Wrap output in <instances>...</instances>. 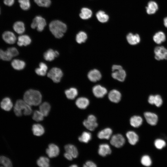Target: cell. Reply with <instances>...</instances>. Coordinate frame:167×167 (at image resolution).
<instances>
[{
    "label": "cell",
    "mask_w": 167,
    "mask_h": 167,
    "mask_svg": "<svg viewBox=\"0 0 167 167\" xmlns=\"http://www.w3.org/2000/svg\"><path fill=\"white\" fill-rule=\"evenodd\" d=\"M24 100L26 103L30 106H36L41 103L42 95L38 91L29 89L24 93Z\"/></svg>",
    "instance_id": "cell-1"
},
{
    "label": "cell",
    "mask_w": 167,
    "mask_h": 167,
    "mask_svg": "<svg viewBox=\"0 0 167 167\" xmlns=\"http://www.w3.org/2000/svg\"><path fill=\"white\" fill-rule=\"evenodd\" d=\"M49 27L52 34L58 38L62 37L67 30L66 25L58 20H54L51 22Z\"/></svg>",
    "instance_id": "cell-2"
},
{
    "label": "cell",
    "mask_w": 167,
    "mask_h": 167,
    "mask_svg": "<svg viewBox=\"0 0 167 167\" xmlns=\"http://www.w3.org/2000/svg\"><path fill=\"white\" fill-rule=\"evenodd\" d=\"M23 114L25 115H30L32 110L30 105L26 103L24 101L18 100L16 101L14 107V112L15 115L18 117L21 116Z\"/></svg>",
    "instance_id": "cell-3"
},
{
    "label": "cell",
    "mask_w": 167,
    "mask_h": 167,
    "mask_svg": "<svg viewBox=\"0 0 167 167\" xmlns=\"http://www.w3.org/2000/svg\"><path fill=\"white\" fill-rule=\"evenodd\" d=\"M46 25L45 19L40 16H36L33 20L31 27L33 29L36 28L39 32L42 31Z\"/></svg>",
    "instance_id": "cell-4"
},
{
    "label": "cell",
    "mask_w": 167,
    "mask_h": 167,
    "mask_svg": "<svg viewBox=\"0 0 167 167\" xmlns=\"http://www.w3.org/2000/svg\"><path fill=\"white\" fill-rule=\"evenodd\" d=\"M63 75L61 70L57 67L52 68L47 74V76L51 79L54 82H59Z\"/></svg>",
    "instance_id": "cell-5"
},
{
    "label": "cell",
    "mask_w": 167,
    "mask_h": 167,
    "mask_svg": "<svg viewBox=\"0 0 167 167\" xmlns=\"http://www.w3.org/2000/svg\"><path fill=\"white\" fill-rule=\"evenodd\" d=\"M83 124L87 129L91 131L94 130L98 126L96 118L93 115H89L87 118L84 121Z\"/></svg>",
    "instance_id": "cell-6"
},
{
    "label": "cell",
    "mask_w": 167,
    "mask_h": 167,
    "mask_svg": "<svg viewBox=\"0 0 167 167\" xmlns=\"http://www.w3.org/2000/svg\"><path fill=\"white\" fill-rule=\"evenodd\" d=\"M155 58L157 60H167V49L163 46L156 47L154 49Z\"/></svg>",
    "instance_id": "cell-7"
},
{
    "label": "cell",
    "mask_w": 167,
    "mask_h": 167,
    "mask_svg": "<svg viewBox=\"0 0 167 167\" xmlns=\"http://www.w3.org/2000/svg\"><path fill=\"white\" fill-rule=\"evenodd\" d=\"M125 142L124 138L120 134L113 135L111 138L110 141L111 144L117 148L122 147L124 144Z\"/></svg>",
    "instance_id": "cell-8"
},
{
    "label": "cell",
    "mask_w": 167,
    "mask_h": 167,
    "mask_svg": "<svg viewBox=\"0 0 167 167\" xmlns=\"http://www.w3.org/2000/svg\"><path fill=\"white\" fill-rule=\"evenodd\" d=\"M144 116L147 122L149 124L152 126L156 124L158 117L156 114L151 112H146L144 113Z\"/></svg>",
    "instance_id": "cell-9"
},
{
    "label": "cell",
    "mask_w": 167,
    "mask_h": 167,
    "mask_svg": "<svg viewBox=\"0 0 167 167\" xmlns=\"http://www.w3.org/2000/svg\"><path fill=\"white\" fill-rule=\"evenodd\" d=\"M59 152L58 147L54 143L49 144L48 148L46 150V153L50 158L57 156L59 155Z\"/></svg>",
    "instance_id": "cell-10"
},
{
    "label": "cell",
    "mask_w": 167,
    "mask_h": 167,
    "mask_svg": "<svg viewBox=\"0 0 167 167\" xmlns=\"http://www.w3.org/2000/svg\"><path fill=\"white\" fill-rule=\"evenodd\" d=\"M106 89L101 86L97 85L94 86L92 88V92L96 97L101 98L103 97L107 93Z\"/></svg>",
    "instance_id": "cell-11"
},
{
    "label": "cell",
    "mask_w": 167,
    "mask_h": 167,
    "mask_svg": "<svg viewBox=\"0 0 167 167\" xmlns=\"http://www.w3.org/2000/svg\"><path fill=\"white\" fill-rule=\"evenodd\" d=\"M2 38L6 43L10 44L15 43L16 40V37L14 33L9 31L4 32L2 35Z\"/></svg>",
    "instance_id": "cell-12"
},
{
    "label": "cell",
    "mask_w": 167,
    "mask_h": 167,
    "mask_svg": "<svg viewBox=\"0 0 167 167\" xmlns=\"http://www.w3.org/2000/svg\"><path fill=\"white\" fill-rule=\"evenodd\" d=\"M146 13L148 15L155 14L158 9V6L155 1H150L147 3L145 7Z\"/></svg>",
    "instance_id": "cell-13"
},
{
    "label": "cell",
    "mask_w": 167,
    "mask_h": 167,
    "mask_svg": "<svg viewBox=\"0 0 167 167\" xmlns=\"http://www.w3.org/2000/svg\"><path fill=\"white\" fill-rule=\"evenodd\" d=\"M148 101L150 104L155 105L157 107L161 106L163 103L162 98L159 95H150L148 98Z\"/></svg>",
    "instance_id": "cell-14"
},
{
    "label": "cell",
    "mask_w": 167,
    "mask_h": 167,
    "mask_svg": "<svg viewBox=\"0 0 167 167\" xmlns=\"http://www.w3.org/2000/svg\"><path fill=\"white\" fill-rule=\"evenodd\" d=\"M121 97L120 92L115 89L111 90L108 94V98L111 102L117 103L120 101Z\"/></svg>",
    "instance_id": "cell-15"
},
{
    "label": "cell",
    "mask_w": 167,
    "mask_h": 167,
    "mask_svg": "<svg viewBox=\"0 0 167 167\" xmlns=\"http://www.w3.org/2000/svg\"><path fill=\"white\" fill-rule=\"evenodd\" d=\"M88 76L89 80L91 81L96 82L101 79V75L98 70L94 69L88 72Z\"/></svg>",
    "instance_id": "cell-16"
},
{
    "label": "cell",
    "mask_w": 167,
    "mask_h": 167,
    "mask_svg": "<svg viewBox=\"0 0 167 167\" xmlns=\"http://www.w3.org/2000/svg\"><path fill=\"white\" fill-rule=\"evenodd\" d=\"M13 103L11 99L8 97L4 98L0 103V106L4 110L8 111H10L13 107Z\"/></svg>",
    "instance_id": "cell-17"
},
{
    "label": "cell",
    "mask_w": 167,
    "mask_h": 167,
    "mask_svg": "<svg viewBox=\"0 0 167 167\" xmlns=\"http://www.w3.org/2000/svg\"><path fill=\"white\" fill-rule=\"evenodd\" d=\"M111 152V150L108 144L104 143L99 145L98 153L100 156H105L107 155L110 154Z\"/></svg>",
    "instance_id": "cell-18"
},
{
    "label": "cell",
    "mask_w": 167,
    "mask_h": 167,
    "mask_svg": "<svg viewBox=\"0 0 167 167\" xmlns=\"http://www.w3.org/2000/svg\"><path fill=\"white\" fill-rule=\"evenodd\" d=\"M126 38L128 43L132 45L137 44L140 41V36L137 34H133L131 33H129L127 35Z\"/></svg>",
    "instance_id": "cell-19"
},
{
    "label": "cell",
    "mask_w": 167,
    "mask_h": 167,
    "mask_svg": "<svg viewBox=\"0 0 167 167\" xmlns=\"http://www.w3.org/2000/svg\"><path fill=\"white\" fill-rule=\"evenodd\" d=\"M126 75V72L123 69L114 71L112 74L113 78L121 82L125 80Z\"/></svg>",
    "instance_id": "cell-20"
},
{
    "label": "cell",
    "mask_w": 167,
    "mask_h": 167,
    "mask_svg": "<svg viewBox=\"0 0 167 167\" xmlns=\"http://www.w3.org/2000/svg\"><path fill=\"white\" fill-rule=\"evenodd\" d=\"M112 133V129L109 128L100 131L97 134V137L101 139H109Z\"/></svg>",
    "instance_id": "cell-21"
},
{
    "label": "cell",
    "mask_w": 167,
    "mask_h": 167,
    "mask_svg": "<svg viewBox=\"0 0 167 167\" xmlns=\"http://www.w3.org/2000/svg\"><path fill=\"white\" fill-rule=\"evenodd\" d=\"M59 54L57 51L50 49L44 53V58L46 60L51 61L54 60L55 58L58 57Z\"/></svg>",
    "instance_id": "cell-22"
},
{
    "label": "cell",
    "mask_w": 167,
    "mask_h": 167,
    "mask_svg": "<svg viewBox=\"0 0 167 167\" xmlns=\"http://www.w3.org/2000/svg\"><path fill=\"white\" fill-rule=\"evenodd\" d=\"M126 136L129 143L132 145L135 144L138 141V136L134 131H128L126 134Z\"/></svg>",
    "instance_id": "cell-23"
},
{
    "label": "cell",
    "mask_w": 167,
    "mask_h": 167,
    "mask_svg": "<svg viewBox=\"0 0 167 167\" xmlns=\"http://www.w3.org/2000/svg\"><path fill=\"white\" fill-rule=\"evenodd\" d=\"M89 104V101L88 99L85 97H80L78 98L75 102L77 107L81 109H84L87 108Z\"/></svg>",
    "instance_id": "cell-24"
},
{
    "label": "cell",
    "mask_w": 167,
    "mask_h": 167,
    "mask_svg": "<svg viewBox=\"0 0 167 167\" xmlns=\"http://www.w3.org/2000/svg\"><path fill=\"white\" fill-rule=\"evenodd\" d=\"M31 42L30 37L27 35H21L18 37L17 44L20 46H27L29 45Z\"/></svg>",
    "instance_id": "cell-25"
},
{
    "label": "cell",
    "mask_w": 167,
    "mask_h": 167,
    "mask_svg": "<svg viewBox=\"0 0 167 167\" xmlns=\"http://www.w3.org/2000/svg\"><path fill=\"white\" fill-rule=\"evenodd\" d=\"M64 148L66 152L70 154L73 158H76L78 155V151L74 145L68 144L65 146Z\"/></svg>",
    "instance_id": "cell-26"
},
{
    "label": "cell",
    "mask_w": 167,
    "mask_h": 167,
    "mask_svg": "<svg viewBox=\"0 0 167 167\" xmlns=\"http://www.w3.org/2000/svg\"><path fill=\"white\" fill-rule=\"evenodd\" d=\"M154 41L157 44H160L164 42L166 39V36L164 33L161 31L156 33L153 37Z\"/></svg>",
    "instance_id": "cell-27"
},
{
    "label": "cell",
    "mask_w": 167,
    "mask_h": 167,
    "mask_svg": "<svg viewBox=\"0 0 167 167\" xmlns=\"http://www.w3.org/2000/svg\"><path fill=\"white\" fill-rule=\"evenodd\" d=\"M32 130L34 135L37 136H40L44 134L45 129L41 125L35 124L32 126Z\"/></svg>",
    "instance_id": "cell-28"
},
{
    "label": "cell",
    "mask_w": 167,
    "mask_h": 167,
    "mask_svg": "<svg viewBox=\"0 0 167 167\" xmlns=\"http://www.w3.org/2000/svg\"><path fill=\"white\" fill-rule=\"evenodd\" d=\"M143 122V119L140 116L135 115L132 117L130 119V123L134 127L140 126Z\"/></svg>",
    "instance_id": "cell-29"
},
{
    "label": "cell",
    "mask_w": 167,
    "mask_h": 167,
    "mask_svg": "<svg viewBox=\"0 0 167 167\" xmlns=\"http://www.w3.org/2000/svg\"><path fill=\"white\" fill-rule=\"evenodd\" d=\"M11 65L15 69L20 70L23 69L25 67V63L22 60L15 59L11 62Z\"/></svg>",
    "instance_id": "cell-30"
},
{
    "label": "cell",
    "mask_w": 167,
    "mask_h": 167,
    "mask_svg": "<svg viewBox=\"0 0 167 167\" xmlns=\"http://www.w3.org/2000/svg\"><path fill=\"white\" fill-rule=\"evenodd\" d=\"M92 11L91 10L88 8L83 7L81 9L79 15L81 19H87L92 17Z\"/></svg>",
    "instance_id": "cell-31"
},
{
    "label": "cell",
    "mask_w": 167,
    "mask_h": 167,
    "mask_svg": "<svg viewBox=\"0 0 167 167\" xmlns=\"http://www.w3.org/2000/svg\"><path fill=\"white\" fill-rule=\"evenodd\" d=\"M14 30L19 34L23 33L25 30V26L24 23L20 21L15 22L13 26Z\"/></svg>",
    "instance_id": "cell-32"
},
{
    "label": "cell",
    "mask_w": 167,
    "mask_h": 167,
    "mask_svg": "<svg viewBox=\"0 0 167 167\" xmlns=\"http://www.w3.org/2000/svg\"><path fill=\"white\" fill-rule=\"evenodd\" d=\"M65 93L68 99L73 100L77 96L78 91L76 88H71L66 90L65 91Z\"/></svg>",
    "instance_id": "cell-33"
},
{
    "label": "cell",
    "mask_w": 167,
    "mask_h": 167,
    "mask_svg": "<svg viewBox=\"0 0 167 167\" xmlns=\"http://www.w3.org/2000/svg\"><path fill=\"white\" fill-rule=\"evenodd\" d=\"M51 109L50 104L47 102H45L41 104L40 106V111L45 116H47L49 114Z\"/></svg>",
    "instance_id": "cell-34"
},
{
    "label": "cell",
    "mask_w": 167,
    "mask_h": 167,
    "mask_svg": "<svg viewBox=\"0 0 167 167\" xmlns=\"http://www.w3.org/2000/svg\"><path fill=\"white\" fill-rule=\"evenodd\" d=\"M39 67L35 69L36 73L40 76H43L46 74L48 67L47 65L45 63L41 62L39 65Z\"/></svg>",
    "instance_id": "cell-35"
},
{
    "label": "cell",
    "mask_w": 167,
    "mask_h": 167,
    "mask_svg": "<svg viewBox=\"0 0 167 167\" xmlns=\"http://www.w3.org/2000/svg\"><path fill=\"white\" fill-rule=\"evenodd\" d=\"M96 16L98 20L102 23L107 22L109 18L108 15L102 11L97 12L96 14Z\"/></svg>",
    "instance_id": "cell-36"
},
{
    "label": "cell",
    "mask_w": 167,
    "mask_h": 167,
    "mask_svg": "<svg viewBox=\"0 0 167 167\" xmlns=\"http://www.w3.org/2000/svg\"><path fill=\"white\" fill-rule=\"evenodd\" d=\"M10 160L4 156H0V167H12Z\"/></svg>",
    "instance_id": "cell-37"
},
{
    "label": "cell",
    "mask_w": 167,
    "mask_h": 167,
    "mask_svg": "<svg viewBox=\"0 0 167 167\" xmlns=\"http://www.w3.org/2000/svg\"><path fill=\"white\" fill-rule=\"evenodd\" d=\"M37 164L40 167H49V160L46 157L41 156L37 160Z\"/></svg>",
    "instance_id": "cell-38"
},
{
    "label": "cell",
    "mask_w": 167,
    "mask_h": 167,
    "mask_svg": "<svg viewBox=\"0 0 167 167\" xmlns=\"http://www.w3.org/2000/svg\"><path fill=\"white\" fill-rule=\"evenodd\" d=\"M92 135L88 132L84 131L79 137V140L81 142L87 143L91 139Z\"/></svg>",
    "instance_id": "cell-39"
},
{
    "label": "cell",
    "mask_w": 167,
    "mask_h": 167,
    "mask_svg": "<svg viewBox=\"0 0 167 167\" xmlns=\"http://www.w3.org/2000/svg\"><path fill=\"white\" fill-rule=\"evenodd\" d=\"M87 38L86 33L83 31L79 32L76 35V40L79 44H81L85 41Z\"/></svg>",
    "instance_id": "cell-40"
},
{
    "label": "cell",
    "mask_w": 167,
    "mask_h": 167,
    "mask_svg": "<svg viewBox=\"0 0 167 167\" xmlns=\"http://www.w3.org/2000/svg\"><path fill=\"white\" fill-rule=\"evenodd\" d=\"M12 57L7 51H4L0 49V59L4 61H9Z\"/></svg>",
    "instance_id": "cell-41"
},
{
    "label": "cell",
    "mask_w": 167,
    "mask_h": 167,
    "mask_svg": "<svg viewBox=\"0 0 167 167\" xmlns=\"http://www.w3.org/2000/svg\"><path fill=\"white\" fill-rule=\"evenodd\" d=\"M21 8L24 10H28L30 7L29 0H18Z\"/></svg>",
    "instance_id": "cell-42"
},
{
    "label": "cell",
    "mask_w": 167,
    "mask_h": 167,
    "mask_svg": "<svg viewBox=\"0 0 167 167\" xmlns=\"http://www.w3.org/2000/svg\"><path fill=\"white\" fill-rule=\"evenodd\" d=\"M141 162L144 166H149L152 164V160L150 157L147 155H145L141 158Z\"/></svg>",
    "instance_id": "cell-43"
},
{
    "label": "cell",
    "mask_w": 167,
    "mask_h": 167,
    "mask_svg": "<svg viewBox=\"0 0 167 167\" xmlns=\"http://www.w3.org/2000/svg\"><path fill=\"white\" fill-rule=\"evenodd\" d=\"M44 117V115L40 111L35 110L33 113L32 119L36 121L39 122L43 120Z\"/></svg>",
    "instance_id": "cell-44"
},
{
    "label": "cell",
    "mask_w": 167,
    "mask_h": 167,
    "mask_svg": "<svg viewBox=\"0 0 167 167\" xmlns=\"http://www.w3.org/2000/svg\"><path fill=\"white\" fill-rule=\"evenodd\" d=\"M154 144L156 148L159 149H162L166 145L165 142L164 140L160 139H156L154 141Z\"/></svg>",
    "instance_id": "cell-45"
},
{
    "label": "cell",
    "mask_w": 167,
    "mask_h": 167,
    "mask_svg": "<svg viewBox=\"0 0 167 167\" xmlns=\"http://www.w3.org/2000/svg\"><path fill=\"white\" fill-rule=\"evenodd\" d=\"M35 2L39 6L48 7L51 4L50 0H34Z\"/></svg>",
    "instance_id": "cell-46"
},
{
    "label": "cell",
    "mask_w": 167,
    "mask_h": 167,
    "mask_svg": "<svg viewBox=\"0 0 167 167\" xmlns=\"http://www.w3.org/2000/svg\"><path fill=\"white\" fill-rule=\"evenodd\" d=\"M6 51L12 57L16 56L19 54V52L15 47L9 48L7 49Z\"/></svg>",
    "instance_id": "cell-47"
},
{
    "label": "cell",
    "mask_w": 167,
    "mask_h": 167,
    "mask_svg": "<svg viewBox=\"0 0 167 167\" xmlns=\"http://www.w3.org/2000/svg\"><path fill=\"white\" fill-rule=\"evenodd\" d=\"M83 167H97L96 164L91 161H87L84 165Z\"/></svg>",
    "instance_id": "cell-48"
},
{
    "label": "cell",
    "mask_w": 167,
    "mask_h": 167,
    "mask_svg": "<svg viewBox=\"0 0 167 167\" xmlns=\"http://www.w3.org/2000/svg\"><path fill=\"white\" fill-rule=\"evenodd\" d=\"M15 2V0H4V4L8 6H11L13 5Z\"/></svg>",
    "instance_id": "cell-49"
},
{
    "label": "cell",
    "mask_w": 167,
    "mask_h": 167,
    "mask_svg": "<svg viewBox=\"0 0 167 167\" xmlns=\"http://www.w3.org/2000/svg\"><path fill=\"white\" fill-rule=\"evenodd\" d=\"M122 69V67L119 65H113L112 67V71L113 72Z\"/></svg>",
    "instance_id": "cell-50"
},
{
    "label": "cell",
    "mask_w": 167,
    "mask_h": 167,
    "mask_svg": "<svg viewBox=\"0 0 167 167\" xmlns=\"http://www.w3.org/2000/svg\"><path fill=\"white\" fill-rule=\"evenodd\" d=\"M64 156L66 158L70 161L72 160L73 158L70 154L66 152L64 154Z\"/></svg>",
    "instance_id": "cell-51"
},
{
    "label": "cell",
    "mask_w": 167,
    "mask_h": 167,
    "mask_svg": "<svg viewBox=\"0 0 167 167\" xmlns=\"http://www.w3.org/2000/svg\"><path fill=\"white\" fill-rule=\"evenodd\" d=\"M163 24L167 28V16L163 19Z\"/></svg>",
    "instance_id": "cell-52"
},
{
    "label": "cell",
    "mask_w": 167,
    "mask_h": 167,
    "mask_svg": "<svg viewBox=\"0 0 167 167\" xmlns=\"http://www.w3.org/2000/svg\"><path fill=\"white\" fill-rule=\"evenodd\" d=\"M69 167H78V166L76 165H73L70 166Z\"/></svg>",
    "instance_id": "cell-53"
},
{
    "label": "cell",
    "mask_w": 167,
    "mask_h": 167,
    "mask_svg": "<svg viewBox=\"0 0 167 167\" xmlns=\"http://www.w3.org/2000/svg\"></svg>",
    "instance_id": "cell-54"
}]
</instances>
